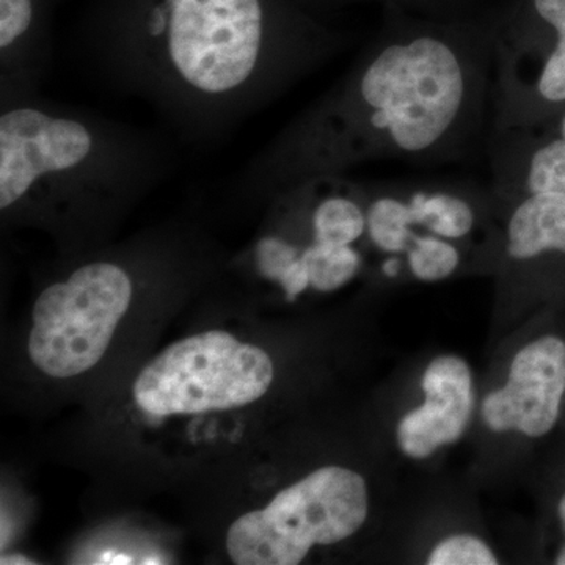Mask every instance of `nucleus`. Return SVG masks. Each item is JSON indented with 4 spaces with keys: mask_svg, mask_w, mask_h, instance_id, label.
<instances>
[{
    "mask_svg": "<svg viewBox=\"0 0 565 565\" xmlns=\"http://www.w3.org/2000/svg\"><path fill=\"white\" fill-rule=\"evenodd\" d=\"M492 92L489 28L397 22L281 129L239 182L273 196L366 162L465 161L489 140Z\"/></svg>",
    "mask_w": 565,
    "mask_h": 565,
    "instance_id": "obj_1",
    "label": "nucleus"
},
{
    "mask_svg": "<svg viewBox=\"0 0 565 565\" xmlns=\"http://www.w3.org/2000/svg\"><path fill=\"white\" fill-rule=\"evenodd\" d=\"M341 46L310 25L275 28L264 0H163L139 35L93 55L120 90L207 134L273 103Z\"/></svg>",
    "mask_w": 565,
    "mask_h": 565,
    "instance_id": "obj_2",
    "label": "nucleus"
},
{
    "mask_svg": "<svg viewBox=\"0 0 565 565\" xmlns=\"http://www.w3.org/2000/svg\"><path fill=\"white\" fill-rule=\"evenodd\" d=\"M169 170V151L132 126L35 95L2 104V212L126 199L161 182Z\"/></svg>",
    "mask_w": 565,
    "mask_h": 565,
    "instance_id": "obj_3",
    "label": "nucleus"
},
{
    "mask_svg": "<svg viewBox=\"0 0 565 565\" xmlns=\"http://www.w3.org/2000/svg\"><path fill=\"white\" fill-rule=\"evenodd\" d=\"M370 512L362 475L322 467L275 494L266 508L234 520L226 552L237 565H297L316 545L352 537Z\"/></svg>",
    "mask_w": 565,
    "mask_h": 565,
    "instance_id": "obj_4",
    "label": "nucleus"
},
{
    "mask_svg": "<svg viewBox=\"0 0 565 565\" xmlns=\"http://www.w3.org/2000/svg\"><path fill=\"white\" fill-rule=\"evenodd\" d=\"M274 375L264 349L212 330L177 341L152 359L134 382V401L152 416L232 411L262 399Z\"/></svg>",
    "mask_w": 565,
    "mask_h": 565,
    "instance_id": "obj_5",
    "label": "nucleus"
},
{
    "mask_svg": "<svg viewBox=\"0 0 565 565\" xmlns=\"http://www.w3.org/2000/svg\"><path fill=\"white\" fill-rule=\"evenodd\" d=\"M131 274L111 262L77 267L40 294L32 311L29 356L41 373L70 379L87 373L109 349L132 303Z\"/></svg>",
    "mask_w": 565,
    "mask_h": 565,
    "instance_id": "obj_6",
    "label": "nucleus"
},
{
    "mask_svg": "<svg viewBox=\"0 0 565 565\" xmlns=\"http://www.w3.org/2000/svg\"><path fill=\"white\" fill-rule=\"evenodd\" d=\"M366 244L381 259L403 252L412 237H430L468 252L497 248L504 253L503 210L492 189L470 181L393 180L364 182Z\"/></svg>",
    "mask_w": 565,
    "mask_h": 565,
    "instance_id": "obj_7",
    "label": "nucleus"
},
{
    "mask_svg": "<svg viewBox=\"0 0 565 565\" xmlns=\"http://www.w3.org/2000/svg\"><path fill=\"white\" fill-rule=\"evenodd\" d=\"M564 394L565 343L545 334L515 353L505 384L482 401V422L497 434L545 437L559 419Z\"/></svg>",
    "mask_w": 565,
    "mask_h": 565,
    "instance_id": "obj_8",
    "label": "nucleus"
},
{
    "mask_svg": "<svg viewBox=\"0 0 565 565\" xmlns=\"http://www.w3.org/2000/svg\"><path fill=\"white\" fill-rule=\"evenodd\" d=\"M490 189L500 202L541 192L565 193V107L523 128L490 131Z\"/></svg>",
    "mask_w": 565,
    "mask_h": 565,
    "instance_id": "obj_9",
    "label": "nucleus"
},
{
    "mask_svg": "<svg viewBox=\"0 0 565 565\" xmlns=\"http://www.w3.org/2000/svg\"><path fill=\"white\" fill-rule=\"evenodd\" d=\"M424 401L397 424L401 451L422 460L456 444L467 430L475 408L473 375L457 355H440L427 364L422 379Z\"/></svg>",
    "mask_w": 565,
    "mask_h": 565,
    "instance_id": "obj_10",
    "label": "nucleus"
},
{
    "mask_svg": "<svg viewBox=\"0 0 565 565\" xmlns=\"http://www.w3.org/2000/svg\"><path fill=\"white\" fill-rule=\"evenodd\" d=\"M500 204L504 217L505 264L533 262L552 253L565 256L564 192L533 193Z\"/></svg>",
    "mask_w": 565,
    "mask_h": 565,
    "instance_id": "obj_11",
    "label": "nucleus"
},
{
    "mask_svg": "<svg viewBox=\"0 0 565 565\" xmlns=\"http://www.w3.org/2000/svg\"><path fill=\"white\" fill-rule=\"evenodd\" d=\"M281 191H288L291 195L300 218H302L307 239L299 243L285 232L275 233L280 234L292 245L294 252H296V259L292 263L302 267L308 281H310V289L322 294L340 291L363 273L366 258H364L362 244L344 245L319 239L313 232V226H311L307 200H305L300 182H294Z\"/></svg>",
    "mask_w": 565,
    "mask_h": 565,
    "instance_id": "obj_12",
    "label": "nucleus"
},
{
    "mask_svg": "<svg viewBox=\"0 0 565 565\" xmlns=\"http://www.w3.org/2000/svg\"><path fill=\"white\" fill-rule=\"evenodd\" d=\"M429 565H497L500 559L482 539L473 534H455L434 546Z\"/></svg>",
    "mask_w": 565,
    "mask_h": 565,
    "instance_id": "obj_13",
    "label": "nucleus"
},
{
    "mask_svg": "<svg viewBox=\"0 0 565 565\" xmlns=\"http://www.w3.org/2000/svg\"><path fill=\"white\" fill-rule=\"evenodd\" d=\"M557 514H559L561 525H563L565 531V493L561 498L559 505H557Z\"/></svg>",
    "mask_w": 565,
    "mask_h": 565,
    "instance_id": "obj_14",
    "label": "nucleus"
},
{
    "mask_svg": "<svg viewBox=\"0 0 565 565\" xmlns=\"http://www.w3.org/2000/svg\"><path fill=\"white\" fill-rule=\"evenodd\" d=\"M555 564L565 565V546H563V548H561V552L557 553Z\"/></svg>",
    "mask_w": 565,
    "mask_h": 565,
    "instance_id": "obj_15",
    "label": "nucleus"
}]
</instances>
